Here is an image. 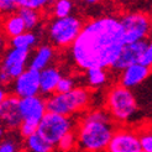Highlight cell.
<instances>
[{
  "label": "cell",
  "instance_id": "cell-1",
  "mask_svg": "<svg viewBox=\"0 0 152 152\" xmlns=\"http://www.w3.org/2000/svg\"><path fill=\"white\" fill-rule=\"evenodd\" d=\"M124 45L120 19L102 16L83 24L79 35L69 47L75 66L86 71L90 67L111 68Z\"/></svg>",
  "mask_w": 152,
  "mask_h": 152
},
{
  "label": "cell",
  "instance_id": "cell-2",
  "mask_svg": "<svg viewBox=\"0 0 152 152\" xmlns=\"http://www.w3.org/2000/svg\"><path fill=\"white\" fill-rule=\"evenodd\" d=\"M116 129V121L106 110L96 109L87 113L75 131L77 148L88 152L105 151Z\"/></svg>",
  "mask_w": 152,
  "mask_h": 152
},
{
  "label": "cell",
  "instance_id": "cell-3",
  "mask_svg": "<svg viewBox=\"0 0 152 152\" xmlns=\"http://www.w3.org/2000/svg\"><path fill=\"white\" fill-rule=\"evenodd\" d=\"M90 92L87 88L74 87L64 93H52L46 99L47 111L62 114L66 116H72L74 114L82 113L90 104Z\"/></svg>",
  "mask_w": 152,
  "mask_h": 152
},
{
  "label": "cell",
  "instance_id": "cell-4",
  "mask_svg": "<svg viewBox=\"0 0 152 152\" xmlns=\"http://www.w3.org/2000/svg\"><path fill=\"white\" fill-rule=\"evenodd\" d=\"M105 106L111 118L120 124L127 123L137 111V102L135 95L130 88L121 86L120 83L108 92Z\"/></svg>",
  "mask_w": 152,
  "mask_h": 152
},
{
  "label": "cell",
  "instance_id": "cell-5",
  "mask_svg": "<svg viewBox=\"0 0 152 152\" xmlns=\"http://www.w3.org/2000/svg\"><path fill=\"white\" fill-rule=\"evenodd\" d=\"M82 27V20L73 15L56 18L47 26L48 41L52 43V46L58 48L69 47L79 35Z\"/></svg>",
  "mask_w": 152,
  "mask_h": 152
},
{
  "label": "cell",
  "instance_id": "cell-6",
  "mask_svg": "<svg viewBox=\"0 0 152 152\" xmlns=\"http://www.w3.org/2000/svg\"><path fill=\"white\" fill-rule=\"evenodd\" d=\"M71 130H73V123L69 116L53 111H46L37 125V132L55 147L61 137Z\"/></svg>",
  "mask_w": 152,
  "mask_h": 152
},
{
  "label": "cell",
  "instance_id": "cell-7",
  "mask_svg": "<svg viewBox=\"0 0 152 152\" xmlns=\"http://www.w3.org/2000/svg\"><path fill=\"white\" fill-rule=\"evenodd\" d=\"M30 51L10 47L5 51L0 63V84H7L26 69Z\"/></svg>",
  "mask_w": 152,
  "mask_h": 152
},
{
  "label": "cell",
  "instance_id": "cell-8",
  "mask_svg": "<svg viewBox=\"0 0 152 152\" xmlns=\"http://www.w3.org/2000/svg\"><path fill=\"white\" fill-rule=\"evenodd\" d=\"M120 24L123 26L125 43H130L146 39L151 31L152 21L147 14L131 12L124 15L120 19Z\"/></svg>",
  "mask_w": 152,
  "mask_h": 152
},
{
  "label": "cell",
  "instance_id": "cell-9",
  "mask_svg": "<svg viewBox=\"0 0 152 152\" xmlns=\"http://www.w3.org/2000/svg\"><path fill=\"white\" fill-rule=\"evenodd\" d=\"M109 152H141L137 132L130 129H116L108 145Z\"/></svg>",
  "mask_w": 152,
  "mask_h": 152
},
{
  "label": "cell",
  "instance_id": "cell-10",
  "mask_svg": "<svg viewBox=\"0 0 152 152\" xmlns=\"http://www.w3.org/2000/svg\"><path fill=\"white\" fill-rule=\"evenodd\" d=\"M40 93V71L26 68L14 79V94L19 98L37 95Z\"/></svg>",
  "mask_w": 152,
  "mask_h": 152
},
{
  "label": "cell",
  "instance_id": "cell-11",
  "mask_svg": "<svg viewBox=\"0 0 152 152\" xmlns=\"http://www.w3.org/2000/svg\"><path fill=\"white\" fill-rule=\"evenodd\" d=\"M19 109L21 114V119L24 121H31V123L39 124L42 116L47 111L46 99H43L39 94L20 98Z\"/></svg>",
  "mask_w": 152,
  "mask_h": 152
},
{
  "label": "cell",
  "instance_id": "cell-12",
  "mask_svg": "<svg viewBox=\"0 0 152 152\" xmlns=\"http://www.w3.org/2000/svg\"><path fill=\"white\" fill-rule=\"evenodd\" d=\"M147 42L148 41L145 39V40H139L130 43H125L111 68L115 71H123L126 67L131 66L134 63H137Z\"/></svg>",
  "mask_w": 152,
  "mask_h": 152
},
{
  "label": "cell",
  "instance_id": "cell-13",
  "mask_svg": "<svg viewBox=\"0 0 152 152\" xmlns=\"http://www.w3.org/2000/svg\"><path fill=\"white\" fill-rule=\"evenodd\" d=\"M19 99L18 95H9L0 104V118L3 121V126L7 130H16L21 124V114L19 109Z\"/></svg>",
  "mask_w": 152,
  "mask_h": 152
},
{
  "label": "cell",
  "instance_id": "cell-14",
  "mask_svg": "<svg viewBox=\"0 0 152 152\" xmlns=\"http://www.w3.org/2000/svg\"><path fill=\"white\" fill-rule=\"evenodd\" d=\"M151 72V68L143 66L141 63H134L123 69V74L120 77V84L126 88H134L141 84Z\"/></svg>",
  "mask_w": 152,
  "mask_h": 152
},
{
  "label": "cell",
  "instance_id": "cell-15",
  "mask_svg": "<svg viewBox=\"0 0 152 152\" xmlns=\"http://www.w3.org/2000/svg\"><path fill=\"white\" fill-rule=\"evenodd\" d=\"M61 77L62 74L55 66H47L40 71V93L43 95H51L55 93Z\"/></svg>",
  "mask_w": 152,
  "mask_h": 152
},
{
  "label": "cell",
  "instance_id": "cell-16",
  "mask_svg": "<svg viewBox=\"0 0 152 152\" xmlns=\"http://www.w3.org/2000/svg\"><path fill=\"white\" fill-rule=\"evenodd\" d=\"M55 57V48L50 45H41L36 50L34 56L31 57V61H28V68H32L36 71H42L43 68L51 64Z\"/></svg>",
  "mask_w": 152,
  "mask_h": 152
},
{
  "label": "cell",
  "instance_id": "cell-17",
  "mask_svg": "<svg viewBox=\"0 0 152 152\" xmlns=\"http://www.w3.org/2000/svg\"><path fill=\"white\" fill-rule=\"evenodd\" d=\"M0 27L3 28V31L6 35L7 39H11V37L18 36V35L26 31L25 22L18 12L5 15V19L3 20Z\"/></svg>",
  "mask_w": 152,
  "mask_h": 152
},
{
  "label": "cell",
  "instance_id": "cell-18",
  "mask_svg": "<svg viewBox=\"0 0 152 152\" xmlns=\"http://www.w3.org/2000/svg\"><path fill=\"white\" fill-rule=\"evenodd\" d=\"M39 43V37L32 31L26 30L25 32H22L18 36H14L9 39V46L14 48H20V50H26L31 51L36 45Z\"/></svg>",
  "mask_w": 152,
  "mask_h": 152
},
{
  "label": "cell",
  "instance_id": "cell-19",
  "mask_svg": "<svg viewBox=\"0 0 152 152\" xmlns=\"http://www.w3.org/2000/svg\"><path fill=\"white\" fill-rule=\"evenodd\" d=\"M25 147L31 152H51L55 148V146L47 142L37 131L25 139Z\"/></svg>",
  "mask_w": 152,
  "mask_h": 152
},
{
  "label": "cell",
  "instance_id": "cell-20",
  "mask_svg": "<svg viewBox=\"0 0 152 152\" xmlns=\"http://www.w3.org/2000/svg\"><path fill=\"white\" fill-rule=\"evenodd\" d=\"M86 78L89 87L98 88L104 86L108 82V73L105 68L102 67H90L86 69Z\"/></svg>",
  "mask_w": 152,
  "mask_h": 152
},
{
  "label": "cell",
  "instance_id": "cell-21",
  "mask_svg": "<svg viewBox=\"0 0 152 152\" xmlns=\"http://www.w3.org/2000/svg\"><path fill=\"white\" fill-rule=\"evenodd\" d=\"M18 14L21 16V19L24 20L26 30L32 31L34 28L39 26L40 21H41V14L40 11L34 10V9H28V7H20L18 10Z\"/></svg>",
  "mask_w": 152,
  "mask_h": 152
},
{
  "label": "cell",
  "instance_id": "cell-22",
  "mask_svg": "<svg viewBox=\"0 0 152 152\" xmlns=\"http://www.w3.org/2000/svg\"><path fill=\"white\" fill-rule=\"evenodd\" d=\"M50 9L52 10V14L55 18H63L71 15L73 4L71 0H55Z\"/></svg>",
  "mask_w": 152,
  "mask_h": 152
},
{
  "label": "cell",
  "instance_id": "cell-23",
  "mask_svg": "<svg viewBox=\"0 0 152 152\" xmlns=\"http://www.w3.org/2000/svg\"><path fill=\"white\" fill-rule=\"evenodd\" d=\"M56 147L61 151H71L73 148H77V135H75V131L71 130L67 134H64L57 142Z\"/></svg>",
  "mask_w": 152,
  "mask_h": 152
},
{
  "label": "cell",
  "instance_id": "cell-24",
  "mask_svg": "<svg viewBox=\"0 0 152 152\" xmlns=\"http://www.w3.org/2000/svg\"><path fill=\"white\" fill-rule=\"evenodd\" d=\"M55 0H20V7H28L37 11L47 10Z\"/></svg>",
  "mask_w": 152,
  "mask_h": 152
},
{
  "label": "cell",
  "instance_id": "cell-25",
  "mask_svg": "<svg viewBox=\"0 0 152 152\" xmlns=\"http://www.w3.org/2000/svg\"><path fill=\"white\" fill-rule=\"evenodd\" d=\"M139 135L140 145H141V151L142 152H152V129H142Z\"/></svg>",
  "mask_w": 152,
  "mask_h": 152
},
{
  "label": "cell",
  "instance_id": "cell-26",
  "mask_svg": "<svg viewBox=\"0 0 152 152\" xmlns=\"http://www.w3.org/2000/svg\"><path fill=\"white\" fill-rule=\"evenodd\" d=\"M20 9V0H0V15H9Z\"/></svg>",
  "mask_w": 152,
  "mask_h": 152
},
{
  "label": "cell",
  "instance_id": "cell-27",
  "mask_svg": "<svg viewBox=\"0 0 152 152\" xmlns=\"http://www.w3.org/2000/svg\"><path fill=\"white\" fill-rule=\"evenodd\" d=\"M37 125L36 123H31V121H21V124L19 126V131H20V136L21 137H28L30 135H32L34 132L37 131Z\"/></svg>",
  "mask_w": 152,
  "mask_h": 152
},
{
  "label": "cell",
  "instance_id": "cell-28",
  "mask_svg": "<svg viewBox=\"0 0 152 152\" xmlns=\"http://www.w3.org/2000/svg\"><path fill=\"white\" fill-rule=\"evenodd\" d=\"M139 63L146 66L148 68H152V41L147 42L145 50H143L142 55L139 59Z\"/></svg>",
  "mask_w": 152,
  "mask_h": 152
},
{
  "label": "cell",
  "instance_id": "cell-29",
  "mask_svg": "<svg viewBox=\"0 0 152 152\" xmlns=\"http://www.w3.org/2000/svg\"><path fill=\"white\" fill-rule=\"evenodd\" d=\"M74 86V80L71 77H61V79L58 80V84L56 87V92L57 93H64L68 90L73 89Z\"/></svg>",
  "mask_w": 152,
  "mask_h": 152
},
{
  "label": "cell",
  "instance_id": "cell-30",
  "mask_svg": "<svg viewBox=\"0 0 152 152\" xmlns=\"http://www.w3.org/2000/svg\"><path fill=\"white\" fill-rule=\"evenodd\" d=\"M19 151V145L14 139H5L0 142V152H16Z\"/></svg>",
  "mask_w": 152,
  "mask_h": 152
},
{
  "label": "cell",
  "instance_id": "cell-31",
  "mask_svg": "<svg viewBox=\"0 0 152 152\" xmlns=\"http://www.w3.org/2000/svg\"><path fill=\"white\" fill-rule=\"evenodd\" d=\"M6 45H7V37H6V35L4 34L3 28L0 27V53L4 52Z\"/></svg>",
  "mask_w": 152,
  "mask_h": 152
},
{
  "label": "cell",
  "instance_id": "cell-32",
  "mask_svg": "<svg viewBox=\"0 0 152 152\" xmlns=\"http://www.w3.org/2000/svg\"><path fill=\"white\" fill-rule=\"evenodd\" d=\"M6 96H7V93H6L5 88L3 87V84H0V104L4 102V99H5Z\"/></svg>",
  "mask_w": 152,
  "mask_h": 152
},
{
  "label": "cell",
  "instance_id": "cell-33",
  "mask_svg": "<svg viewBox=\"0 0 152 152\" xmlns=\"http://www.w3.org/2000/svg\"><path fill=\"white\" fill-rule=\"evenodd\" d=\"M87 4H96L98 1H100V0H84Z\"/></svg>",
  "mask_w": 152,
  "mask_h": 152
},
{
  "label": "cell",
  "instance_id": "cell-34",
  "mask_svg": "<svg viewBox=\"0 0 152 152\" xmlns=\"http://www.w3.org/2000/svg\"><path fill=\"white\" fill-rule=\"evenodd\" d=\"M1 127H4V126H3V121H1V118H0V129H1Z\"/></svg>",
  "mask_w": 152,
  "mask_h": 152
}]
</instances>
